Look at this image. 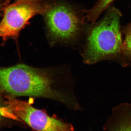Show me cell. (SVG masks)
<instances>
[{
    "instance_id": "cell-2",
    "label": "cell",
    "mask_w": 131,
    "mask_h": 131,
    "mask_svg": "<svg viewBox=\"0 0 131 131\" xmlns=\"http://www.w3.org/2000/svg\"><path fill=\"white\" fill-rule=\"evenodd\" d=\"M121 14L112 7L89 32L83 52V61L94 64L104 60H111L125 67L129 64L124 56L120 21Z\"/></svg>"
},
{
    "instance_id": "cell-11",
    "label": "cell",
    "mask_w": 131,
    "mask_h": 131,
    "mask_svg": "<svg viewBox=\"0 0 131 131\" xmlns=\"http://www.w3.org/2000/svg\"><path fill=\"white\" fill-rule=\"evenodd\" d=\"M41 0H16V1H20L34 2H39Z\"/></svg>"
},
{
    "instance_id": "cell-7",
    "label": "cell",
    "mask_w": 131,
    "mask_h": 131,
    "mask_svg": "<svg viewBox=\"0 0 131 131\" xmlns=\"http://www.w3.org/2000/svg\"><path fill=\"white\" fill-rule=\"evenodd\" d=\"M114 0H98L95 5L89 10L85 11L86 15L84 19L88 22L94 24L101 14L109 7Z\"/></svg>"
},
{
    "instance_id": "cell-8",
    "label": "cell",
    "mask_w": 131,
    "mask_h": 131,
    "mask_svg": "<svg viewBox=\"0 0 131 131\" xmlns=\"http://www.w3.org/2000/svg\"><path fill=\"white\" fill-rule=\"evenodd\" d=\"M123 42V51L129 64H131V24L126 29Z\"/></svg>"
},
{
    "instance_id": "cell-4",
    "label": "cell",
    "mask_w": 131,
    "mask_h": 131,
    "mask_svg": "<svg viewBox=\"0 0 131 131\" xmlns=\"http://www.w3.org/2000/svg\"><path fill=\"white\" fill-rule=\"evenodd\" d=\"M47 5L39 2L20 1L7 5L0 21V37L4 40L18 37L30 19L36 15L43 14Z\"/></svg>"
},
{
    "instance_id": "cell-3",
    "label": "cell",
    "mask_w": 131,
    "mask_h": 131,
    "mask_svg": "<svg viewBox=\"0 0 131 131\" xmlns=\"http://www.w3.org/2000/svg\"><path fill=\"white\" fill-rule=\"evenodd\" d=\"M5 103L10 111L35 131H74L69 123L49 116L29 103L6 95Z\"/></svg>"
},
{
    "instance_id": "cell-9",
    "label": "cell",
    "mask_w": 131,
    "mask_h": 131,
    "mask_svg": "<svg viewBox=\"0 0 131 131\" xmlns=\"http://www.w3.org/2000/svg\"><path fill=\"white\" fill-rule=\"evenodd\" d=\"M2 94V93L0 91V122L4 118L21 121L15 115L10 111L6 105L5 98H3L4 96H3Z\"/></svg>"
},
{
    "instance_id": "cell-5",
    "label": "cell",
    "mask_w": 131,
    "mask_h": 131,
    "mask_svg": "<svg viewBox=\"0 0 131 131\" xmlns=\"http://www.w3.org/2000/svg\"><path fill=\"white\" fill-rule=\"evenodd\" d=\"M43 14L49 34L53 39L66 41L78 34L81 20L70 7L63 4L48 5Z\"/></svg>"
},
{
    "instance_id": "cell-10",
    "label": "cell",
    "mask_w": 131,
    "mask_h": 131,
    "mask_svg": "<svg viewBox=\"0 0 131 131\" xmlns=\"http://www.w3.org/2000/svg\"><path fill=\"white\" fill-rule=\"evenodd\" d=\"M5 4L2 0H0V11L3 10L5 7Z\"/></svg>"
},
{
    "instance_id": "cell-6",
    "label": "cell",
    "mask_w": 131,
    "mask_h": 131,
    "mask_svg": "<svg viewBox=\"0 0 131 131\" xmlns=\"http://www.w3.org/2000/svg\"><path fill=\"white\" fill-rule=\"evenodd\" d=\"M103 129L105 131H131V104L121 103L114 107Z\"/></svg>"
},
{
    "instance_id": "cell-1",
    "label": "cell",
    "mask_w": 131,
    "mask_h": 131,
    "mask_svg": "<svg viewBox=\"0 0 131 131\" xmlns=\"http://www.w3.org/2000/svg\"><path fill=\"white\" fill-rule=\"evenodd\" d=\"M56 81L50 71L18 64L0 67V91L8 96H32L52 99L74 107L71 99L56 87Z\"/></svg>"
}]
</instances>
